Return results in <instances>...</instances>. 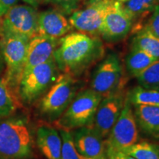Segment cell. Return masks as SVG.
<instances>
[{
	"mask_svg": "<svg viewBox=\"0 0 159 159\" xmlns=\"http://www.w3.org/2000/svg\"><path fill=\"white\" fill-rule=\"evenodd\" d=\"M100 52L98 41L90 35L72 33L61 39L55 52L57 68L69 75H77L98 57Z\"/></svg>",
	"mask_w": 159,
	"mask_h": 159,
	"instance_id": "obj_1",
	"label": "cell"
},
{
	"mask_svg": "<svg viewBox=\"0 0 159 159\" xmlns=\"http://www.w3.org/2000/svg\"><path fill=\"white\" fill-rule=\"evenodd\" d=\"M31 155V136L24 120L0 121V159H28Z\"/></svg>",
	"mask_w": 159,
	"mask_h": 159,
	"instance_id": "obj_2",
	"label": "cell"
},
{
	"mask_svg": "<svg viewBox=\"0 0 159 159\" xmlns=\"http://www.w3.org/2000/svg\"><path fill=\"white\" fill-rule=\"evenodd\" d=\"M139 132L134 111L128 98L118 120L115 123L105 142L107 159H114L119 154L138 142Z\"/></svg>",
	"mask_w": 159,
	"mask_h": 159,
	"instance_id": "obj_3",
	"label": "cell"
},
{
	"mask_svg": "<svg viewBox=\"0 0 159 159\" xmlns=\"http://www.w3.org/2000/svg\"><path fill=\"white\" fill-rule=\"evenodd\" d=\"M102 97L92 89L83 91L73 99L63 114L55 121L62 130H74L92 125Z\"/></svg>",
	"mask_w": 159,
	"mask_h": 159,
	"instance_id": "obj_4",
	"label": "cell"
},
{
	"mask_svg": "<svg viewBox=\"0 0 159 159\" xmlns=\"http://www.w3.org/2000/svg\"><path fill=\"white\" fill-rule=\"evenodd\" d=\"M76 91V81L72 75L66 73L60 75L41 99L40 114L47 120L56 121L70 105Z\"/></svg>",
	"mask_w": 159,
	"mask_h": 159,
	"instance_id": "obj_5",
	"label": "cell"
},
{
	"mask_svg": "<svg viewBox=\"0 0 159 159\" xmlns=\"http://www.w3.org/2000/svg\"><path fill=\"white\" fill-rule=\"evenodd\" d=\"M28 41L29 40L15 35H3L2 48L7 66L5 79L18 94L25 66Z\"/></svg>",
	"mask_w": 159,
	"mask_h": 159,
	"instance_id": "obj_6",
	"label": "cell"
},
{
	"mask_svg": "<svg viewBox=\"0 0 159 159\" xmlns=\"http://www.w3.org/2000/svg\"><path fill=\"white\" fill-rule=\"evenodd\" d=\"M57 66L55 58L31 69L22 76L19 95L24 102L31 103L41 96L56 80Z\"/></svg>",
	"mask_w": 159,
	"mask_h": 159,
	"instance_id": "obj_7",
	"label": "cell"
},
{
	"mask_svg": "<svg viewBox=\"0 0 159 159\" xmlns=\"http://www.w3.org/2000/svg\"><path fill=\"white\" fill-rule=\"evenodd\" d=\"M38 17L36 11L30 6L16 5L2 20V33L31 39L36 35Z\"/></svg>",
	"mask_w": 159,
	"mask_h": 159,
	"instance_id": "obj_8",
	"label": "cell"
},
{
	"mask_svg": "<svg viewBox=\"0 0 159 159\" xmlns=\"http://www.w3.org/2000/svg\"><path fill=\"white\" fill-rule=\"evenodd\" d=\"M122 66L116 55H109L95 70L91 89L102 97L119 91L122 78Z\"/></svg>",
	"mask_w": 159,
	"mask_h": 159,
	"instance_id": "obj_9",
	"label": "cell"
},
{
	"mask_svg": "<svg viewBox=\"0 0 159 159\" xmlns=\"http://www.w3.org/2000/svg\"><path fill=\"white\" fill-rule=\"evenodd\" d=\"M124 95L117 91L102 97L97 109L94 121L91 125L102 139L107 138L118 120L125 103Z\"/></svg>",
	"mask_w": 159,
	"mask_h": 159,
	"instance_id": "obj_10",
	"label": "cell"
},
{
	"mask_svg": "<svg viewBox=\"0 0 159 159\" xmlns=\"http://www.w3.org/2000/svg\"><path fill=\"white\" fill-rule=\"evenodd\" d=\"M133 20L123 8L122 3L106 0L100 33L105 39L116 40L124 37L132 27Z\"/></svg>",
	"mask_w": 159,
	"mask_h": 159,
	"instance_id": "obj_11",
	"label": "cell"
},
{
	"mask_svg": "<svg viewBox=\"0 0 159 159\" xmlns=\"http://www.w3.org/2000/svg\"><path fill=\"white\" fill-rule=\"evenodd\" d=\"M106 0H97L80 11H75L69 18L71 27L86 35L100 33Z\"/></svg>",
	"mask_w": 159,
	"mask_h": 159,
	"instance_id": "obj_12",
	"label": "cell"
},
{
	"mask_svg": "<svg viewBox=\"0 0 159 159\" xmlns=\"http://www.w3.org/2000/svg\"><path fill=\"white\" fill-rule=\"evenodd\" d=\"M72 134L76 150L83 159H107L105 142L92 127L77 128Z\"/></svg>",
	"mask_w": 159,
	"mask_h": 159,
	"instance_id": "obj_13",
	"label": "cell"
},
{
	"mask_svg": "<svg viewBox=\"0 0 159 159\" xmlns=\"http://www.w3.org/2000/svg\"><path fill=\"white\" fill-rule=\"evenodd\" d=\"M59 42L58 39L38 35L30 39L23 75L33 67L54 58Z\"/></svg>",
	"mask_w": 159,
	"mask_h": 159,
	"instance_id": "obj_14",
	"label": "cell"
},
{
	"mask_svg": "<svg viewBox=\"0 0 159 159\" xmlns=\"http://www.w3.org/2000/svg\"><path fill=\"white\" fill-rule=\"evenodd\" d=\"M71 29L69 20L58 11H47L38 17V35L58 39L66 35Z\"/></svg>",
	"mask_w": 159,
	"mask_h": 159,
	"instance_id": "obj_15",
	"label": "cell"
},
{
	"mask_svg": "<svg viewBox=\"0 0 159 159\" xmlns=\"http://www.w3.org/2000/svg\"><path fill=\"white\" fill-rule=\"evenodd\" d=\"M134 114L137 126L143 134L159 139V106L134 105Z\"/></svg>",
	"mask_w": 159,
	"mask_h": 159,
	"instance_id": "obj_16",
	"label": "cell"
},
{
	"mask_svg": "<svg viewBox=\"0 0 159 159\" xmlns=\"http://www.w3.org/2000/svg\"><path fill=\"white\" fill-rule=\"evenodd\" d=\"M37 144L47 159H61V140L60 133L49 126H41L37 130Z\"/></svg>",
	"mask_w": 159,
	"mask_h": 159,
	"instance_id": "obj_17",
	"label": "cell"
},
{
	"mask_svg": "<svg viewBox=\"0 0 159 159\" xmlns=\"http://www.w3.org/2000/svg\"><path fill=\"white\" fill-rule=\"evenodd\" d=\"M156 61L158 60L144 51L133 47L126 57L125 64L129 74L136 77Z\"/></svg>",
	"mask_w": 159,
	"mask_h": 159,
	"instance_id": "obj_18",
	"label": "cell"
},
{
	"mask_svg": "<svg viewBox=\"0 0 159 159\" xmlns=\"http://www.w3.org/2000/svg\"><path fill=\"white\" fill-rule=\"evenodd\" d=\"M17 94L5 78L0 77V118L10 116L20 106Z\"/></svg>",
	"mask_w": 159,
	"mask_h": 159,
	"instance_id": "obj_19",
	"label": "cell"
},
{
	"mask_svg": "<svg viewBox=\"0 0 159 159\" xmlns=\"http://www.w3.org/2000/svg\"><path fill=\"white\" fill-rule=\"evenodd\" d=\"M159 0H128L122 3L123 8L130 16L133 21L137 19H143L153 11L158 5Z\"/></svg>",
	"mask_w": 159,
	"mask_h": 159,
	"instance_id": "obj_20",
	"label": "cell"
},
{
	"mask_svg": "<svg viewBox=\"0 0 159 159\" xmlns=\"http://www.w3.org/2000/svg\"><path fill=\"white\" fill-rule=\"evenodd\" d=\"M133 47L144 51L150 56L159 60V38L143 29L136 35Z\"/></svg>",
	"mask_w": 159,
	"mask_h": 159,
	"instance_id": "obj_21",
	"label": "cell"
},
{
	"mask_svg": "<svg viewBox=\"0 0 159 159\" xmlns=\"http://www.w3.org/2000/svg\"><path fill=\"white\" fill-rule=\"evenodd\" d=\"M122 153L136 159H159V144L148 142H137Z\"/></svg>",
	"mask_w": 159,
	"mask_h": 159,
	"instance_id": "obj_22",
	"label": "cell"
},
{
	"mask_svg": "<svg viewBox=\"0 0 159 159\" xmlns=\"http://www.w3.org/2000/svg\"><path fill=\"white\" fill-rule=\"evenodd\" d=\"M128 100L134 105H156L159 106V91L149 90L136 87L128 95Z\"/></svg>",
	"mask_w": 159,
	"mask_h": 159,
	"instance_id": "obj_23",
	"label": "cell"
},
{
	"mask_svg": "<svg viewBox=\"0 0 159 159\" xmlns=\"http://www.w3.org/2000/svg\"><path fill=\"white\" fill-rule=\"evenodd\" d=\"M136 78L142 88L159 91V60L152 63Z\"/></svg>",
	"mask_w": 159,
	"mask_h": 159,
	"instance_id": "obj_24",
	"label": "cell"
},
{
	"mask_svg": "<svg viewBox=\"0 0 159 159\" xmlns=\"http://www.w3.org/2000/svg\"><path fill=\"white\" fill-rule=\"evenodd\" d=\"M60 135L62 140L61 159H83L75 148L72 133L69 130L60 129Z\"/></svg>",
	"mask_w": 159,
	"mask_h": 159,
	"instance_id": "obj_25",
	"label": "cell"
},
{
	"mask_svg": "<svg viewBox=\"0 0 159 159\" xmlns=\"http://www.w3.org/2000/svg\"><path fill=\"white\" fill-rule=\"evenodd\" d=\"M143 29L150 32L155 36L159 38V4L155 7L150 19Z\"/></svg>",
	"mask_w": 159,
	"mask_h": 159,
	"instance_id": "obj_26",
	"label": "cell"
},
{
	"mask_svg": "<svg viewBox=\"0 0 159 159\" xmlns=\"http://www.w3.org/2000/svg\"><path fill=\"white\" fill-rule=\"evenodd\" d=\"M46 1L54 4L67 13H71L74 11L79 2V0H46Z\"/></svg>",
	"mask_w": 159,
	"mask_h": 159,
	"instance_id": "obj_27",
	"label": "cell"
},
{
	"mask_svg": "<svg viewBox=\"0 0 159 159\" xmlns=\"http://www.w3.org/2000/svg\"><path fill=\"white\" fill-rule=\"evenodd\" d=\"M18 0H0V17L6 14L11 7L16 5Z\"/></svg>",
	"mask_w": 159,
	"mask_h": 159,
	"instance_id": "obj_28",
	"label": "cell"
},
{
	"mask_svg": "<svg viewBox=\"0 0 159 159\" xmlns=\"http://www.w3.org/2000/svg\"><path fill=\"white\" fill-rule=\"evenodd\" d=\"M119 156H121V157L123 159H136L134 157L130 156H128V155H126V154H119Z\"/></svg>",
	"mask_w": 159,
	"mask_h": 159,
	"instance_id": "obj_29",
	"label": "cell"
},
{
	"mask_svg": "<svg viewBox=\"0 0 159 159\" xmlns=\"http://www.w3.org/2000/svg\"><path fill=\"white\" fill-rule=\"evenodd\" d=\"M24 2H25L26 3L30 4V5H34L37 2L38 0H23Z\"/></svg>",
	"mask_w": 159,
	"mask_h": 159,
	"instance_id": "obj_30",
	"label": "cell"
},
{
	"mask_svg": "<svg viewBox=\"0 0 159 159\" xmlns=\"http://www.w3.org/2000/svg\"><path fill=\"white\" fill-rule=\"evenodd\" d=\"M108 1L116 2H119V3H124L125 2L128 1V0H108Z\"/></svg>",
	"mask_w": 159,
	"mask_h": 159,
	"instance_id": "obj_31",
	"label": "cell"
},
{
	"mask_svg": "<svg viewBox=\"0 0 159 159\" xmlns=\"http://www.w3.org/2000/svg\"><path fill=\"white\" fill-rule=\"evenodd\" d=\"M2 33V19L1 17H0V33Z\"/></svg>",
	"mask_w": 159,
	"mask_h": 159,
	"instance_id": "obj_32",
	"label": "cell"
},
{
	"mask_svg": "<svg viewBox=\"0 0 159 159\" xmlns=\"http://www.w3.org/2000/svg\"><path fill=\"white\" fill-rule=\"evenodd\" d=\"M114 159H123V158H122V157H121V156H119H119H116Z\"/></svg>",
	"mask_w": 159,
	"mask_h": 159,
	"instance_id": "obj_33",
	"label": "cell"
}]
</instances>
